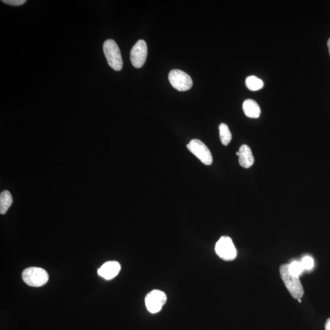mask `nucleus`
<instances>
[{
    "label": "nucleus",
    "mask_w": 330,
    "mask_h": 330,
    "mask_svg": "<svg viewBox=\"0 0 330 330\" xmlns=\"http://www.w3.org/2000/svg\"><path fill=\"white\" fill-rule=\"evenodd\" d=\"M2 2L9 5L18 6L25 4L26 1V0H2Z\"/></svg>",
    "instance_id": "f3484780"
},
{
    "label": "nucleus",
    "mask_w": 330,
    "mask_h": 330,
    "mask_svg": "<svg viewBox=\"0 0 330 330\" xmlns=\"http://www.w3.org/2000/svg\"><path fill=\"white\" fill-rule=\"evenodd\" d=\"M327 45H328V47H329V53H330V38L329 39V41H328Z\"/></svg>",
    "instance_id": "6ab92c4d"
},
{
    "label": "nucleus",
    "mask_w": 330,
    "mask_h": 330,
    "mask_svg": "<svg viewBox=\"0 0 330 330\" xmlns=\"http://www.w3.org/2000/svg\"><path fill=\"white\" fill-rule=\"evenodd\" d=\"M120 264L117 261L106 262L100 268H99L98 274L99 276L105 278V280H112L115 278L121 271Z\"/></svg>",
    "instance_id": "1a4fd4ad"
},
{
    "label": "nucleus",
    "mask_w": 330,
    "mask_h": 330,
    "mask_svg": "<svg viewBox=\"0 0 330 330\" xmlns=\"http://www.w3.org/2000/svg\"><path fill=\"white\" fill-rule=\"evenodd\" d=\"M243 110L247 117L258 118L261 115L260 106L255 101L247 99L243 103Z\"/></svg>",
    "instance_id": "9b49d317"
},
{
    "label": "nucleus",
    "mask_w": 330,
    "mask_h": 330,
    "mask_svg": "<svg viewBox=\"0 0 330 330\" xmlns=\"http://www.w3.org/2000/svg\"><path fill=\"white\" fill-rule=\"evenodd\" d=\"M301 263H302L304 270H310L314 268V259L311 257L305 256V258H303Z\"/></svg>",
    "instance_id": "dca6fc26"
},
{
    "label": "nucleus",
    "mask_w": 330,
    "mask_h": 330,
    "mask_svg": "<svg viewBox=\"0 0 330 330\" xmlns=\"http://www.w3.org/2000/svg\"><path fill=\"white\" fill-rule=\"evenodd\" d=\"M103 50L108 65L116 71H120L123 61L117 43L113 40H106L103 43Z\"/></svg>",
    "instance_id": "f03ea898"
},
{
    "label": "nucleus",
    "mask_w": 330,
    "mask_h": 330,
    "mask_svg": "<svg viewBox=\"0 0 330 330\" xmlns=\"http://www.w3.org/2000/svg\"><path fill=\"white\" fill-rule=\"evenodd\" d=\"M325 330H330V318L327 320L325 325Z\"/></svg>",
    "instance_id": "a211bd4d"
},
{
    "label": "nucleus",
    "mask_w": 330,
    "mask_h": 330,
    "mask_svg": "<svg viewBox=\"0 0 330 330\" xmlns=\"http://www.w3.org/2000/svg\"><path fill=\"white\" fill-rule=\"evenodd\" d=\"M168 79L172 86L179 91H188L193 86V80L190 75L181 70H171Z\"/></svg>",
    "instance_id": "39448f33"
},
{
    "label": "nucleus",
    "mask_w": 330,
    "mask_h": 330,
    "mask_svg": "<svg viewBox=\"0 0 330 330\" xmlns=\"http://www.w3.org/2000/svg\"><path fill=\"white\" fill-rule=\"evenodd\" d=\"M167 297L164 292L160 290H154L148 293L145 298V307L148 311L155 314L161 310L166 302Z\"/></svg>",
    "instance_id": "0eeeda50"
},
{
    "label": "nucleus",
    "mask_w": 330,
    "mask_h": 330,
    "mask_svg": "<svg viewBox=\"0 0 330 330\" xmlns=\"http://www.w3.org/2000/svg\"><path fill=\"white\" fill-rule=\"evenodd\" d=\"M215 252L223 260H234L237 256V249L234 243L229 237L223 236L220 238L215 245Z\"/></svg>",
    "instance_id": "20e7f679"
},
{
    "label": "nucleus",
    "mask_w": 330,
    "mask_h": 330,
    "mask_svg": "<svg viewBox=\"0 0 330 330\" xmlns=\"http://www.w3.org/2000/svg\"><path fill=\"white\" fill-rule=\"evenodd\" d=\"M13 202V197L10 192L8 190L2 191L0 195V213L1 215L5 214Z\"/></svg>",
    "instance_id": "f8f14e48"
},
{
    "label": "nucleus",
    "mask_w": 330,
    "mask_h": 330,
    "mask_svg": "<svg viewBox=\"0 0 330 330\" xmlns=\"http://www.w3.org/2000/svg\"><path fill=\"white\" fill-rule=\"evenodd\" d=\"M22 278L26 285L32 287H41L48 281V275L44 269L40 268H30L22 273Z\"/></svg>",
    "instance_id": "7ed1b4c3"
},
{
    "label": "nucleus",
    "mask_w": 330,
    "mask_h": 330,
    "mask_svg": "<svg viewBox=\"0 0 330 330\" xmlns=\"http://www.w3.org/2000/svg\"><path fill=\"white\" fill-rule=\"evenodd\" d=\"M147 55V47L144 40H139L130 52V61L135 68H141L144 64Z\"/></svg>",
    "instance_id": "6e6552de"
},
{
    "label": "nucleus",
    "mask_w": 330,
    "mask_h": 330,
    "mask_svg": "<svg viewBox=\"0 0 330 330\" xmlns=\"http://www.w3.org/2000/svg\"><path fill=\"white\" fill-rule=\"evenodd\" d=\"M239 157V162L240 166L244 168H249L253 166L254 159L250 147L246 144L242 145L239 151L236 152Z\"/></svg>",
    "instance_id": "9d476101"
},
{
    "label": "nucleus",
    "mask_w": 330,
    "mask_h": 330,
    "mask_svg": "<svg viewBox=\"0 0 330 330\" xmlns=\"http://www.w3.org/2000/svg\"><path fill=\"white\" fill-rule=\"evenodd\" d=\"M187 148L203 164L206 165L212 164L213 161L212 154L205 143L201 140L198 139L191 140L187 144Z\"/></svg>",
    "instance_id": "423d86ee"
},
{
    "label": "nucleus",
    "mask_w": 330,
    "mask_h": 330,
    "mask_svg": "<svg viewBox=\"0 0 330 330\" xmlns=\"http://www.w3.org/2000/svg\"><path fill=\"white\" fill-rule=\"evenodd\" d=\"M304 270V268L300 262L293 261V263L289 265V271L291 275L297 276V277H299V276Z\"/></svg>",
    "instance_id": "2eb2a0df"
},
{
    "label": "nucleus",
    "mask_w": 330,
    "mask_h": 330,
    "mask_svg": "<svg viewBox=\"0 0 330 330\" xmlns=\"http://www.w3.org/2000/svg\"><path fill=\"white\" fill-rule=\"evenodd\" d=\"M219 130L221 142L224 145L229 144L232 140V134L228 126L226 124H221L219 125Z\"/></svg>",
    "instance_id": "4468645a"
},
{
    "label": "nucleus",
    "mask_w": 330,
    "mask_h": 330,
    "mask_svg": "<svg viewBox=\"0 0 330 330\" xmlns=\"http://www.w3.org/2000/svg\"><path fill=\"white\" fill-rule=\"evenodd\" d=\"M281 277L291 295L295 299H300L304 294L299 278L292 275L289 271L288 264H283L280 268Z\"/></svg>",
    "instance_id": "f257e3e1"
},
{
    "label": "nucleus",
    "mask_w": 330,
    "mask_h": 330,
    "mask_svg": "<svg viewBox=\"0 0 330 330\" xmlns=\"http://www.w3.org/2000/svg\"><path fill=\"white\" fill-rule=\"evenodd\" d=\"M245 84L248 89L253 91L260 90L264 87L263 80L254 75L247 77Z\"/></svg>",
    "instance_id": "ddd939ff"
}]
</instances>
